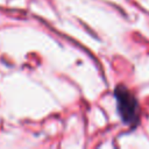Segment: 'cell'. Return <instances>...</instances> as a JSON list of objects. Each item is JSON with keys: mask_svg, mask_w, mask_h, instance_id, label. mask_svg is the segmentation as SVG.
<instances>
[{"mask_svg": "<svg viewBox=\"0 0 149 149\" xmlns=\"http://www.w3.org/2000/svg\"><path fill=\"white\" fill-rule=\"evenodd\" d=\"M114 97L122 121L129 126H136L140 119V106L135 94L128 87L118 85L114 90Z\"/></svg>", "mask_w": 149, "mask_h": 149, "instance_id": "6da1fadb", "label": "cell"}]
</instances>
